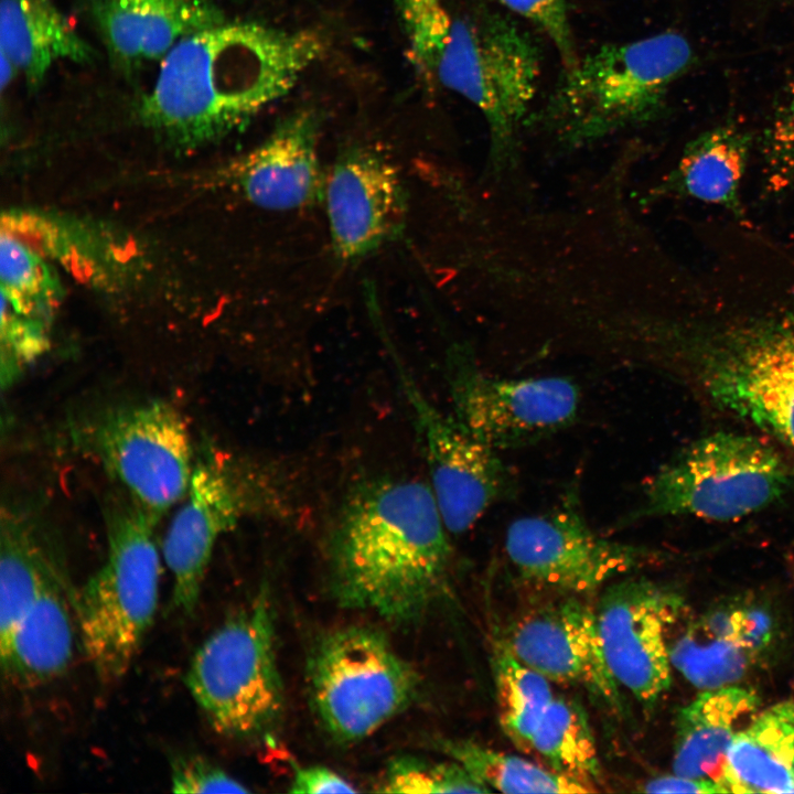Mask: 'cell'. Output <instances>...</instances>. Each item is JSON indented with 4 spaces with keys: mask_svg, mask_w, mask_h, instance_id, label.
Listing matches in <instances>:
<instances>
[{
    "mask_svg": "<svg viewBox=\"0 0 794 794\" xmlns=\"http://www.w3.org/2000/svg\"><path fill=\"white\" fill-rule=\"evenodd\" d=\"M323 52L314 31L225 19L165 55L141 117L176 146L206 144L286 95Z\"/></svg>",
    "mask_w": 794,
    "mask_h": 794,
    "instance_id": "obj_1",
    "label": "cell"
},
{
    "mask_svg": "<svg viewBox=\"0 0 794 794\" xmlns=\"http://www.w3.org/2000/svg\"><path fill=\"white\" fill-rule=\"evenodd\" d=\"M448 534L429 485L391 476L357 483L331 537L336 599L393 622L419 618L446 588Z\"/></svg>",
    "mask_w": 794,
    "mask_h": 794,
    "instance_id": "obj_2",
    "label": "cell"
},
{
    "mask_svg": "<svg viewBox=\"0 0 794 794\" xmlns=\"http://www.w3.org/2000/svg\"><path fill=\"white\" fill-rule=\"evenodd\" d=\"M694 61L690 42L670 30L604 45L564 69L540 122L558 143L577 148L653 120Z\"/></svg>",
    "mask_w": 794,
    "mask_h": 794,
    "instance_id": "obj_3",
    "label": "cell"
},
{
    "mask_svg": "<svg viewBox=\"0 0 794 794\" xmlns=\"http://www.w3.org/2000/svg\"><path fill=\"white\" fill-rule=\"evenodd\" d=\"M107 557L72 605L82 646L104 684L129 670L158 609L161 556L155 522L127 495L105 509Z\"/></svg>",
    "mask_w": 794,
    "mask_h": 794,
    "instance_id": "obj_4",
    "label": "cell"
},
{
    "mask_svg": "<svg viewBox=\"0 0 794 794\" xmlns=\"http://www.w3.org/2000/svg\"><path fill=\"white\" fill-rule=\"evenodd\" d=\"M432 75L484 116L490 171L498 175L513 167L540 75L539 52L530 36L503 13L475 6L452 18Z\"/></svg>",
    "mask_w": 794,
    "mask_h": 794,
    "instance_id": "obj_5",
    "label": "cell"
},
{
    "mask_svg": "<svg viewBox=\"0 0 794 794\" xmlns=\"http://www.w3.org/2000/svg\"><path fill=\"white\" fill-rule=\"evenodd\" d=\"M790 470L775 449L736 432L704 437L664 464L644 486L640 504L619 526L662 516L733 521L776 501Z\"/></svg>",
    "mask_w": 794,
    "mask_h": 794,
    "instance_id": "obj_6",
    "label": "cell"
},
{
    "mask_svg": "<svg viewBox=\"0 0 794 794\" xmlns=\"http://www.w3.org/2000/svg\"><path fill=\"white\" fill-rule=\"evenodd\" d=\"M184 682L221 736L251 739L266 734L278 722L283 689L266 589L197 647Z\"/></svg>",
    "mask_w": 794,
    "mask_h": 794,
    "instance_id": "obj_7",
    "label": "cell"
},
{
    "mask_svg": "<svg viewBox=\"0 0 794 794\" xmlns=\"http://www.w3.org/2000/svg\"><path fill=\"white\" fill-rule=\"evenodd\" d=\"M688 346L717 406L794 450V310L704 333Z\"/></svg>",
    "mask_w": 794,
    "mask_h": 794,
    "instance_id": "obj_8",
    "label": "cell"
},
{
    "mask_svg": "<svg viewBox=\"0 0 794 794\" xmlns=\"http://www.w3.org/2000/svg\"><path fill=\"white\" fill-rule=\"evenodd\" d=\"M314 708L337 741L362 740L405 710L419 676L379 631L347 626L328 634L310 662Z\"/></svg>",
    "mask_w": 794,
    "mask_h": 794,
    "instance_id": "obj_9",
    "label": "cell"
},
{
    "mask_svg": "<svg viewBox=\"0 0 794 794\" xmlns=\"http://www.w3.org/2000/svg\"><path fill=\"white\" fill-rule=\"evenodd\" d=\"M444 375L454 418L497 451L548 439L579 415L581 393L571 378L493 376L480 367L468 344L450 347Z\"/></svg>",
    "mask_w": 794,
    "mask_h": 794,
    "instance_id": "obj_10",
    "label": "cell"
},
{
    "mask_svg": "<svg viewBox=\"0 0 794 794\" xmlns=\"http://www.w3.org/2000/svg\"><path fill=\"white\" fill-rule=\"evenodd\" d=\"M99 461L125 495L158 522L186 495L194 471L181 414L151 400L110 410L93 432Z\"/></svg>",
    "mask_w": 794,
    "mask_h": 794,
    "instance_id": "obj_11",
    "label": "cell"
},
{
    "mask_svg": "<svg viewBox=\"0 0 794 794\" xmlns=\"http://www.w3.org/2000/svg\"><path fill=\"white\" fill-rule=\"evenodd\" d=\"M504 548L523 580L575 596L598 590L648 557L642 547L597 534L575 492L548 512L511 522Z\"/></svg>",
    "mask_w": 794,
    "mask_h": 794,
    "instance_id": "obj_12",
    "label": "cell"
},
{
    "mask_svg": "<svg viewBox=\"0 0 794 794\" xmlns=\"http://www.w3.org/2000/svg\"><path fill=\"white\" fill-rule=\"evenodd\" d=\"M398 372L422 441L429 486L447 529L461 535L492 506L516 495L517 478L497 450L443 414L400 366Z\"/></svg>",
    "mask_w": 794,
    "mask_h": 794,
    "instance_id": "obj_13",
    "label": "cell"
},
{
    "mask_svg": "<svg viewBox=\"0 0 794 794\" xmlns=\"http://www.w3.org/2000/svg\"><path fill=\"white\" fill-rule=\"evenodd\" d=\"M679 600L645 578L611 583L596 609L607 665L620 687L651 708L670 685L666 640Z\"/></svg>",
    "mask_w": 794,
    "mask_h": 794,
    "instance_id": "obj_14",
    "label": "cell"
},
{
    "mask_svg": "<svg viewBox=\"0 0 794 794\" xmlns=\"http://www.w3.org/2000/svg\"><path fill=\"white\" fill-rule=\"evenodd\" d=\"M214 460L194 466L183 503L162 544V557L173 584L171 607L191 616L217 540L258 503L255 484Z\"/></svg>",
    "mask_w": 794,
    "mask_h": 794,
    "instance_id": "obj_15",
    "label": "cell"
},
{
    "mask_svg": "<svg viewBox=\"0 0 794 794\" xmlns=\"http://www.w3.org/2000/svg\"><path fill=\"white\" fill-rule=\"evenodd\" d=\"M502 641L551 683L582 686L611 709H621L620 686L603 655L596 609L575 594L525 613Z\"/></svg>",
    "mask_w": 794,
    "mask_h": 794,
    "instance_id": "obj_16",
    "label": "cell"
},
{
    "mask_svg": "<svg viewBox=\"0 0 794 794\" xmlns=\"http://www.w3.org/2000/svg\"><path fill=\"white\" fill-rule=\"evenodd\" d=\"M324 194L332 245L344 261L368 256L404 225L406 194L400 176L376 151L344 152L325 181Z\"/></svg>",
    "mask_w": 794,
    "mask_h": 794,
    "instance_id": "obj_17",
    "label": "cell"
},
{
    "mask_svg": "<svg viewBox=\"0 0 794 794\" xmlns=\"http://www.w3.org/2000/svg\"><path fill=\"white\" fill-rule=\"evenodd\" d=\"M318 115L303 110L283 120L256 148L224 169V179L251 204L290 211L314 203L324 182L319 161Z\"/></svg>",
    "mask_w": 794,
    "mask_h": 794,
    "instance_id": "obj_18",
    "label": "cell"
},
{
    "mask_svg": "<svg viewBox=\"0 0 794 794\" xmlns=\"http://www.w3.org/2000/svg\"><path fill=\"white\" fill-rule=\"evenodd\" d=\"M116 65L161 62L185 36L225 20L211 0H83Z\"/></svg>",
    "mask_w": 794,
    "mask_h": 794,
    "instance_id": "obj_19",
    "label": "cell"
},
{
    "mask_svg": "<svg viewBox=\"0 0 794 794\" xmlns=\"http://www.w3.org/2000/svg\"><path fill=\"white\" fill-rule=\"evenodd\" d=\"M769 629L768 616L759 610L711 612L668 644L670 663L698 688L732 685L768 644Z\"/></svg>",
    "mask_w": 794,
    "mask_h": 794,
    "instance_id": "obj_20",
    "label": "cell"
},
{
    "mask_svg": "<svg viewBox=\"0 0 794 794\" xmlns=\"http://www.w3.org/2000/svg\"><path fill=\"white\" fill-rule=\"evenodd\" d=\"M72 591L64 573L51 578L0 643L4 679L33 689L60 678L69 667L74 648Z\"/></svg>",
    "mask_w": 794,
    "mask_h": 794,
    "instance_id": "obj_21",
    "label": "cell"
},
{
    "mask_svg": "<svg viewBox=\"0 0 794 794\" xmlns=\"http://www.w3.org/2000/svg\"><path fill=\"white\" fill-rule=\"evenodd\" d=\"M758 706L755 693L739 686L700 693L677 716L674 774L711 780L721 786L728 750L734 737L755 717Z\"/></svg>",
    "mask_w": 794,
    "mask_h": 794,
    "instance_id": "obj_22",
    "label": "cell"
},
{
    "mask_svg": "<svg viewBox=\"0 0 794 794\" xmlns=\"http://www.w3.org/2000/svg\"><path fill=\"white\" fill-rule=\"evenodd\" d=\"M1 58L31 87L58 62L89 63L93 47L53 0H0Z\"/></svg>",
    "mask_w": 794,
    "mask_h": 794,
    "instance_id": "obj_23",
    "label": "cell"
},
{
    "mask_svg": "<svg viewBox=\"0 0 794 794\" xmlns=\"http://www.w3.org/2000/svg\"><path fill=\"white\" fill-rule=\"evenodd\" d=\"M750 148V136L733 124L707 130L687 143L677 165L651 195L691 197L741 216L740 186Z\"/></svg>",
    "mask_w": 794,
    "mask_h": 794,
    "instance_id": "obj_24",
    "label": "cell"
},
{
    "mask_svg": "<svg viewBox=\"0 0 794 794\" xmlns=\"http://www.w3.org/2000/svg\"><path fill=\"white\" fill-rule=\"evenodd\" d=\"M720 784L725 793H792L794 701L757 713L734 737Z\"/></svg>",
    "mask_w": 794,
    "mask_h": 794,
    "instance_id": "obj_25",
    "label": "cell"
},
{
    "mask_svg": "<svg viewBox=\"0 0 794 794\" xmlns=\"http://www.w3.org/2000/svg\"><path fill=\"white\" fill-rule=\"evenodd\" d=\"M40 525L11 506L2 508L0 532V643L47 581L62 573Z\"/></svg>",
    "mask_w": 794,
    "mask_h": 794,
    "instance_id": "obj_26",
    "label": "cell"
},
{
    "mask_svg": "<svg viewBox=\"0 0 794 794\" xmlns=\"http://www.w3.org/2000/svg\"><path fill=\"white\" fill-rule=\"evenodd\" d=\"M532 752L551 771L598 792L602 779L599 752L579 701L555 696L535 731Z\"/></svg>",
    "mask_w": 794,
    "mask_h": 794,
    "instance_id": "obj_27",
    "label": "cell"
},
{
    "mask_svg": "<svg viewBox=\"0 0 794 794\" xmlns=\"http://www.w3.org/2000/svg\"><path fill=\"white\" fill-rule=\"evenodd\" d=\"M437 749L491 791L502 793H590L583 784L522 757L470 739H439Z\"/></svg>",
    "mask_w": 794,
    "mask_h": 794,
    "instance_id": "obj_28",
    "label": "cell"
},
{
    "mask_svg": "<svg viewBox=\"0 0 794 794\" xmlns=\"http://www.w3.org/2000/svg\"><path fill=\"white\" fill-rule=\"evenodd\" d=\"M492 665L500 726L516 748L532 752L535 731L555 698L551 682L517 659L503 641L494 645Z\"/></svg>",
    "mask_w": 794,
    "mask_h": 794,
    "instance_id": "obj_29",
    "label": "cell"
},
{
    "mask_svg": "<svg viewBox=\"0 0 794 794\" xmlns=\"http://www.w3.org/2000/svg\"><path fill=\"white\" fill-rule=\"evenodd\" d=\"M1 299L21 314L50 321L62 288L44 257L17 236L1 230Z\"/></svg>",
    "mask_w": 794,
    "mask_h": 794,
    "instance_id": "obj_30",
    "label": "cell"
},
{
    "mask_svg": "<svg viewBox=\"0 0 794 794\" xmlns=\"http://www.w3.org/2000/svg\"><path fill=\"white\" fill-rule=\"evenodd\" d=\"M387 793H490L459 763H433L410 757L393 760L380 783Z\"/></svg>",
    "mask_w": 794,
    "mask_h": 794,
    "instance_id": "obj_31",
    "label": "cell"
},
{
    "mask_svg": "<svg viewBox=\"0 0 794 794\" xmlns=\"http://www.w3.org/2000/svg\"><path fill=\"white\" fill-rule=\"evenodd\" d=\"M416 64L427 74L433 67L450 30L452 18L441 0H396Z\"/></svg>",
    "mask_w": 794,
    "mask_h": 794,
    "instance_id": "obj_32",
    "label": "cell"
},
{
    "mask_svg": "<svg viewBox=\"0 0 794 794\" xmlns=\"http://www.w3.org/2000/svg\"><path fill=\"white\" fill-rule=\"evenodd\" d=\"M768 187L779 192L794 183V79L783 89L763 133Z\"/></svg>",
    "mask_w": 794,
    "mask_h": 794,
    "instance_id": "obj_33",
    "label": "cell"
},
{
    "mask_svg": "<svg viewBox=\"0 0 794 794\" xmlns=\"http://www.w3.org/2000/svg\"><path fill=\"white\" fill-rule=\"evenodd\" d=\"M47 321L21 314L2 300V383H10L18 369L42 355L49 344Z\"/></svg>",
    "mask_w": 794,
    "mask_h": 794,
    "instance_id": "obj_34",
    "label": "cell"
},
{
    "mask_svg": "<svg viewBox=\"0 0 794 794\" xmlns=\"http://www.w3.org/2000/svg\"><path fill=\"white\" fill-rule=\"evenodd\" d=\"M502 6L529 20L554 43L565 69L579 61L569 22L566 0H497Z\"/></svg>",
    "mask_w": 794,
    "mask_h": 794,
    "instance_id": "obj_35",
    "label": "cell"
},
{
    "mask_svg": "<svg viewBox=\"0 0 794 794\" xmlns=\"http://www.w3.org/2000/svg\"><path fill=\"white\" fill-rule=\"evenodd\" d=\"M174 793H248L249 790L219 766L200 754L173 758L170 768Z\"/></svg>",
    "mask_w": 794,
    "mask_h": 794,
    "instance_id": "obj_36",
    "label": "cell"
},
{
    "mask_svg": "<svg viewBox=\"0 0 794 794\" xmlns=\"http://www.w3.org/2000/svg\"><path fill=\"white\" fill-rule=\"evenodd\" d=\"M291 793H354L355 787L341 775L324 766L299 769L293 776Z\"/></svg>",
    "mask_w": 794,
    "mask_h": 794,
    "instance_id": "obj_37",
    "label": "cell"
},
{
    "mask_svg": "<svg viewBox=\"0 0 794 794\" xmlns=\"http://www.w3.org/2000/svg\"><path fill=\"white\" fill-rule=\"evenodd\" d=\"M646 793H725L711 780L690 779L680 775H664L651 779L642 788Z\"/></svg>",
    "mask_w": 794,
    "mask_h": 794,
    "instance_id": "obj_38",
    "label": "cell"
},
{
    "mask_svg": "<svg viewBox=\"0 0 794 794\" xmlns=\"http://www.w3.org/2000/svg\"><path fill=\"white\" fill-rule=\"evenodd\" d=\"M792 793H794V788H793Z\"/></svg>",
    "mask_w": 794,
    "mask_h": 794,
    "instance_id": "obj_39",
    "label": "cell"
}]
</instances>
